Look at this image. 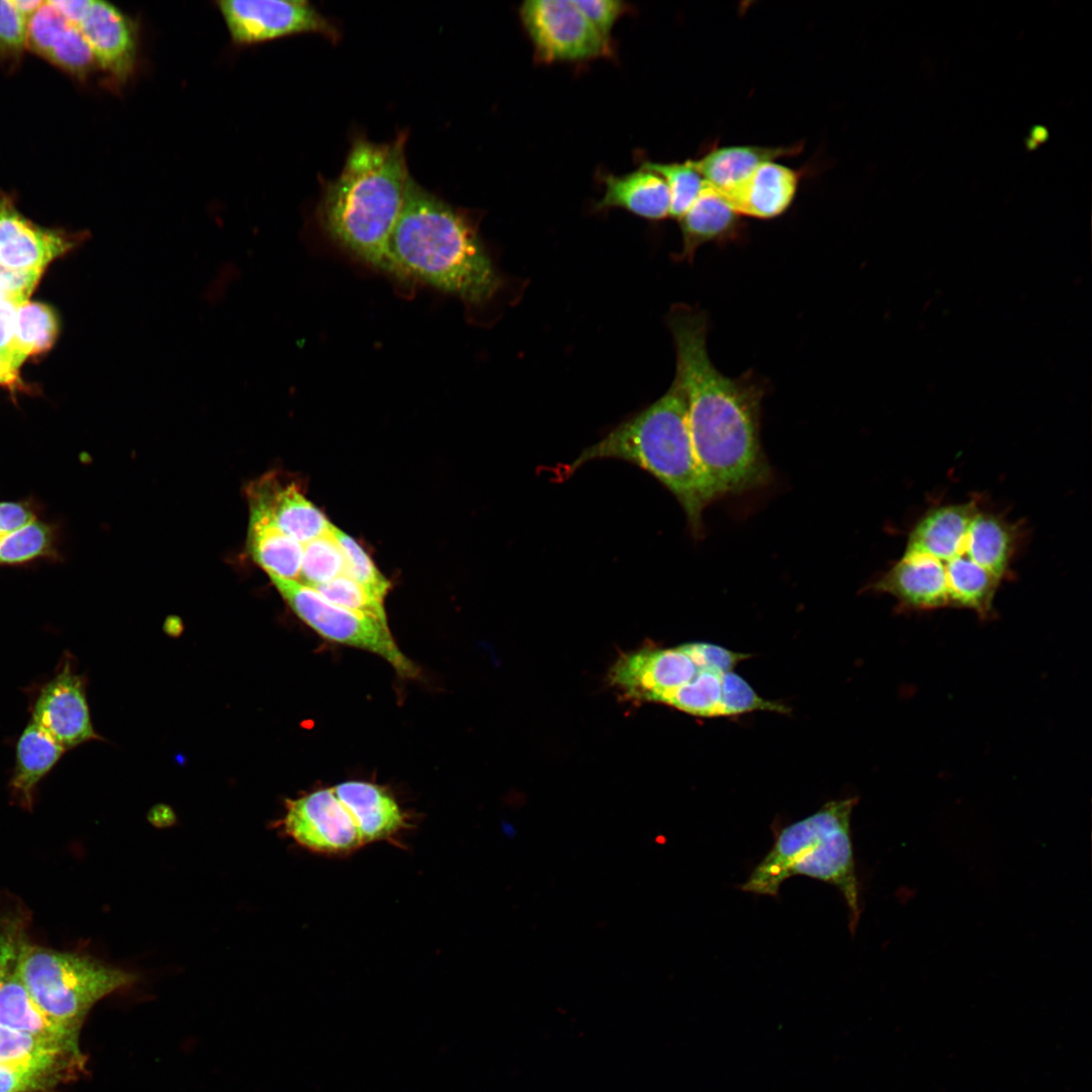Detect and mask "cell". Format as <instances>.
Instances as JSON below:
<instances>
[{
  "label": "cell",
  "instance_id": "obj_21",
  "mask_svg": "<svg viewBox=\"0 0 1092 1092\" xmlns=\"http://www.w3.org/2000/svg\"><path fill=\"white\" fill-rule=\"evenodd\" d=\"M678 221L682 237L679 258L686 260H692L704 244L737 239L744 228L741 215L708 184Z\"/></svg>",
  "mask_w": 1092,
  "mask_h": 1092
},
{
  "label": "cell",
  "instance_id": "obj_23",
  "mask_svg": "<svg viewBox=\"0 0 1092 1092\" xmlns=\"http://www.w3.org/2000/svg\"><path fill=\"white\" fill-rule=\"evenodd\" d=\"M0 1025L80 1049V1030L46 1013L31 998L16 970L0 988Z\"/></svg>",
  "mask_w": 1092,
  "mask_h": 1092
},
{
  "label": "cell",
  "instance_id": "obj_10",
  "mask_svg": "<svg viewBox=\"0 0 1092 1092\" xmlns=\"http://www.w3.org/2000/svg\"><path fill=\"white\" fill-rule=\"evenodd\" d=\"M519 15L540 63L583 62L613 51L574 0H527Z\"/></svg>",
  "mask_w": 1092,
  "mask_h": 1092
},
{
  "label": "cell",
  "instance_id": "obj_19",
  "mask_svg": "<svg viewBox=\"0 0 1092 1092\" xmlns=\"http://www.w3.org/2000/svg\"><path fill=\"white\" fill-rule=\"evenodd\" d=\"M803 147L801 142L785 147H713L701 158L693 160V163L706 183L726 197L741 186L762 163L798 155Z\"/></svg>",
  "mask_w": 1092,
  "mask_h": 1092
},
{
  "label": "cell",
  "instance_id": "obj_14",
  "mask_svg": "<svg viewBox=\"0 0 1092 1092\" xmlns=\"http://www.w3.org/2000/svg\"><path fill=\"white\" fill-rule=\"evenodd\" d=\"M79 241L57 231L42 229L25 218L10 197L0 191V267L11 271L42 273L56 258Z\"/></svg>",
  "mask_w": 1092,
  "mask_h": 1092
},
{
  "label": "cell",
  "instance_id": "obj_44",
  "mask_svg": "<svg viewBox=\"0 0 1092 1092\" xmlns=\"http://www.w3.org/2000/svg\"><path fill=\"white\" fill-rule=\"evenodd\" d=\"M14 6L21 15L29 22L33 14L40 8L44 1L41 0H12Z\"/></svg>",
  "mask_w": 1092,
  "mask_h": 1092
},
{
  "label": "cell",
  "instance_id": "obj_41",
  "mask_svg": "<svg viewBox=\"0 0 1092 1092\" xmlns=\"http://www.w3.org/2000/svg\"><path fill=\"white\" fill-rule=\"evenodd\" d=\"M35 519V511L29 503L0 502V534L17 529Z\"/></svg>",
  "mask_w": 1092,
  "mask_h": 1092
},
{
  "label": "cell",
  "instance_id": "obj_43",
  "mask_svg": "<svg viewBox=\"0 0 1092 1092\" xmlns=\"http://www.w3.org/2000/svg\"><path fill=\"white\" fill-rule=\"evenodd\" d=\"M0 386L8 387L9 389H17L19 387H22V382L18 377V372L14 371L1 356Z\"/></svg>",
  "mask_w": 1092,
  "mask_h": 1092
},
{
  "label": "cell",
  "instance_id": "obj_8",
  "mask_svg": "<svg viewBox=\"0 0 1092 1092\" xmlns=\"http://www.w3.org/2000/svg\"><path fill=\"white\" fill-rule=\"evenodd\" d=\"M270 578L292 611L321 636L375 653L402 676L413 677L418 673L415 664L397 647L386 623L338 606L298 580Z\"/></svg>",
  "mask_w": 1092,
  "mask_h": 1092
},
{
  "label": "cell",
  "instance_id": "obj_38",
  "mask_svg": "<svg viewBox=\"0 0 1092 1092\" xmlns=\"http://www.w3.org/2000/svg\"><path fill=\"white\" fill-rule=\"evenodd\" d=\"M574 2L597 31L610 41L614 25L630 11V6L620 0H574Z\"/></svg>",
  "mask_w": 1092,
  "mask_h": 1092
},
{
  "label": "cell",
  "instance_id": "obj_16",
  "mask_svg": "<svg viewBox=\"0 0 1092 1092\" xmlns=\"http://www.w3.org/2000/svg\"><path fill=\"white\" fill-rule=\"evenodd\" d=\"M248 495L251 508L268 514L278 528L300 544L325 534L333 526L296 485H283L273 475L252 483Z\"/></svg>",
  "mask_w": 1092,
  "mask_h": 1092
},
{
  "label": "cell",
  "instance_id": "obj_3",
  "mask_svg": "<svg viewBox=\"0 0 1092 1092\" xmlns=\"http://www.w3.org/2000/svg\"><path fill=\"white\" fill-rule=\"evenodd\" d=\"M406 141V131L387 143L356 136L339 176L323 182L317 206L321 226L334 242L398 278L390 241L411 178Z\"/></svg>",
  "mask_w": 1092,
  "mask_h": 1092
},
{
  "label": "cell",
  "instance_id": "obj_40",
  "mask_svg": "<svg viewBox=\"0 0 1092 1092\" xmlns=\"http://www.w3.org/2000/svg\"><path fill=\"white\" fill-rule=\"evenodd\" d=\"M17 306L18 304L0 293V356L16 372L19 369L14 350Z\"/></svg>",
  "mask_w": 1092,
  "mask_h": 1092
},
{
  "label": "cell",
  "instance_id": "obj_7",
  "mask_svg": "<svg viewBox=\"0 0 1092 1092\" xmlns=\"http://www.w3.org/2000/svg\"><path fill=\"white\" fill-rule=\"evenodd\" d=\"M16 973L46 1013L79 1030L98 1001L138 981L136 974L90 956L60 951L28 941L21 948Z\"/></svg>",
  "mask_w": 1092,
  "mask_h": 1092
},
{
  "label": "cell",
  "instance_id": "obj_13",
  "mask_svg": "<svg viewBox=\"0 0 1092 1092\" xmlns=\"http://www.w3.org/2000/svg\"><path fill=\"white\" fill-rule=\"evenodd\" d=\"M687 645L674 648H644L620 657L610 679L624 696L661 703L688 684L700 668Z\"/></svg>",
  "mask_w": 1092,
  "mask_h": 1092
},
{
  "label": "cell",
  "instance_id": "obj_33",
  "mask_svg": "<svg viewBox=\"0 0 1092 1092\" xmlns=\"http://www.w3.org/2000/svg\"><path fill=\"white\" fill-rule=\"evenodd\" d=\"M311 587L338 606L365 614L387 624L383 601L377 599L368 589L345 574Z\"/></svg>",
  "mask_w": 1092,
  "mask_h": 1092
},
{
  "label": "cell",
  "instance_id": "obj_35",
  "mask_svg": "<svg viewBox=\"0 0 1092 1092\" xmlns=\"http://www.w3.org/2000/svg\"><path fill=\"white\" fill-rule=\"evenodd\" d=\"M69 24L49 1H44L28 22L27 48L47 59L56 38Z\"/></svg>",
  "mask_w": 1092,
  "mask_h": 1092
},
{
  "label": "cell",
  "instance_id": "obj_34",
  "mask_svg": "<svg viewBox=\"0 0 1092 1092\" xmlns=\"http://www.w3.org/2000/svg\"><path fill=\"white\" fill-rule=\"evenodd\" d=\"M47 60L78 77L86 76L96 65L81 30L71 23L56 38Z\"/></svg>",
  "mask_w": 1092,
  "mask_h": 1092
},
{
  "label": "cell",
  "instance_id": "obj_15",
  "mask_svg": "<svg viewBox=\"0 0 1092 1092\" xmlns=\"http://www.w3.org/2000/svg\"><path fill=\"white\" fill-rule=\"evenodd\" d=\"M78 27L96 65L112 82L123 85L133 73L138 56V34L132 20L111 3L92 0Z\"/></svg>",
  "mask_w": 1092,
  "mask_h": 1092
},
{
  "label": "cell",
  "instance_id": "obj_11",
  "mask_svg": "<svg viewBox=\"0 0 1092 1092\" xmlns=\"http://www.w3.org/2000/svg\"><path fill=\"white\" fill-rule=\"evenodd\" d=\"M235 43L253 44L287 35L315 33L338 41L340 31L303 0H223L216 2Z\"/></svg>",
  "mask_w": 1092,
  "mask_h": 1092
},
{
  "label": "cell",
  "instance_id": "obj_27",
  "mask_svg": "<svg viewBox=\"0 0 1092 1092\" xmlns=\"http://www.w3.org/2000/svg\"><path fill=\"white\" fill-rule=\"evenodd\" d=\"M59 324L54 310L40 302L25 301L15 314L14 350L18 366L33 355L48 351L55 343Z\"/></svg>",
  "mask_w": 1092,
  "mask_h": 1092
},
{
  "label": "cell",
  "instance_id": "obj_39",
  "mask_svg": "<svg viewBox=\"0 0 1092 1092\" xmlns=\"http://www.w3.org/2000/svg\"><path fill=\"white\" fill-rule=\"evenodd\" d=\"M42 273L11 271L0 267V293L16 304L28 301Z\"/></svg>",
  "mask_w": 1092,
  "mask_h": 1092
},
{
  "label": "cell",
  "instance_id": "obj_29",
  "mask_svg": "<svg viewBox=\"0 0 1092 1092\" xmlns=\"http://www.w3.org/2000/svg\"><path fill=\"white\" fill-rule=\"evenodd\" d=\"M640 167L663 179L670 195L669 216L676 219L688 211L707 185L693 160L671 163L644 161Z\"/></svg>",
  "mask_w": 1092,
  "mask_h": 1092
},
{
  "label": "cell",
  "instance_id": "obj_20",
  "mask_svg": "<svg viewBox=\"0 0 1092 1092\" xmlns=\"http://www.w3.org/2000/svg\"><path fill=\"white\" fill-rule=\"evenodd\" d=\"M68 751L38 725L29 721L15 742V759L8 787L13 800L31 809L36 789Z\"/></svg>",
  "mask_w": 1092,
  "mask_h": 1092
},
{
  "label": "cell",
  "instance_id": "obj_31",
  "mask_svg": "<svg viewBox=\"0 0 1092 1092\" xmlns=\"http://www.w3.org/2000/svg\"><path fill=\"white\" fill-rule=\"evenodd\" d=\"M72 1065L52 1067L0 1064V1092H44L82 1071Z\"/></svg>",
  "mask_w": 1092,
  "mask_h": 1092
},
{
  "label": "cell",
  "instance_id": "obj_32",
  "mask_svg": "<svg viewBox=\"0 0 1092 1092\" xmlns=\"http://www.w3.org/2000/svg\"><path fill=\"white\" fill-rule=\"evenodd\" d=\"M337 538L345 558V575L349 576L380 601H384L390 583L377 569L366 551L352 537L334 526Z\"/></svg>",
  "mask_w": 1092,
  "mask_h": 1092
},
{
  "label": "cell",
  "instance_id": "obj_28",
  "mask_svg": "<svg viewBox=\"0 0 1092 1092\" xmlns=\"http://www.w3.org/2000/svg\"><path fill=\"white\" fill-rule=\"evenodd\" d=\"M57 556L54 527L37 519L0 534V565H18Z\"/></svg>",
  "mask_w": 1092,
  "mask_h": 1092
},
{
  "label": "cell",
  "instance_id": "obj_25",
  "mask_svg": "<svg viewBox=\"0 0 1092 1092\" xmlns=\"http://www.w3.org/2000/svg\"><path fill=\"white\" fill-rule=\"evenodd\" d=\"M80 1049L0 1025V1064L52 1067L72 1065L84 1069Z\"/></svg>",
  "mask_w": 1092,
  "mask_h": 1092
},
{
  "label": "cell",
  "instance_id": "obj_22",
  "mask_svg": "<svg viewBox=\"0 0 1092 1092\" xmlns=\"http://www.w3.org/2000/svg\"><path fill=\"white\" fill-rule=\"evenodd\" d=\"M602 181L605 191L597 210L619 207L649 220L669 216V190L656 173L640 167L623 175L605 174Z\"/></svg>",
  "mask_w": 1092,
  "mask_h": 1092
},
{
  "label": "cell",
  "instance_id": "obj_30",
  "mask_svg": "<svg viewBox=\"0 0 1092 1092\" xmlns=\"http://www.w3.org/2000/svg\"><path fill=\"white\" fill-rule=\"evenodd\" d=\"M333 528L302 544L300 582L314 586L345 574L344 554Z\"/></svg>",
  "mask_w": 1092,
  "mask_h": 1092
},
{
  "label": "cell",
  "instance_id": "obj_2",
  "mask_svg": "<svg viewBox=\"0 0 1092 1092\" xmlns=\"http://www.w3.org/2000/svg\"><path fill=\"white\" fill-rule=\"evenodd\" d=\"M669 325L694 450L714 498L766 483L770 470L759 441L760 387L714 367L703 313L676 307Z\"/></svg>",
  "mask_w": 1092,
  "mask_h": 1092
},
{
  "label": "cell",
  "instance_id": "obj_37",
  "mask_svg": "<svg viewBox=\"0 0 1092 1092\" xmlns=\"http://www.w3.org/2000/svg\"><path fill=\"white\" fill-rule=\"evenodd\" d=\"M28 21L14 6L12 0H0V50L19 55L27 48Z\"/></svg>",
  "mask_w": 1092,
  "mask_h": 1092
},
{
  "label": "cell",
  "instance_id": "obj_26",
  "mask_svg": "<svg viewBox=\"0 0 1092 1092\" xmlns=\"http://www.w3.org/2000/svg\"><path fill=\"white\" fill-rule=\"evenodd\" d=\"M729 672L702 667L693 679L667 695L661 703L695 716H727L726 686Z\"/></svg>",
  "mask_w": 1092,
  "mask_h": 1092
},
{
  "label": "cell",
  "instance_id": "obj_6",
  "mask_svg": "<svg viewBox=\"0 0 1092 1092\" xmlns=\"http://www.w3.org/2000/svg\"><path fill=\"white\" fill-rule=\"evenodd\" d=\"M857 798L830 801L806 818L775 830L770 850L739 888L776 897L791 877L806 876L831 884L848 908L854 933L861 913L850 819Z\"/></svg>",
  "mask_w": 1092,
  "mask_h": 1092
},
{
  "label": "cell",
  "instance_id": "obj_17",
  "mask_svg": "<svg viewBox=\"0 0 1092 1092\" xmlns=\"http://www.w3.org/2000/svg\"><path fill=\"white\" fill-rule=\"evenodd\" d=\"M351 815L364 845L391 841L406 827L396 801L382 788L367 782L351 781L332 788Z\"/></svg>",
  "mask_w": 1092,
  "mask_h": 1092
},
{
  "label": "cell",
  "instance_id": "obj_5",
  "mask_svg": "<svg viewBox=\"0 0 1092 1092\" xmlns=\"http://www.w3.org/2000/svg\"><path fill=\"white\" fill-rule=\"evenodd\" d=\"M610 458L635 464L659 480L682 507L693 534H701L703 512L715 498L694 450L687 399L676 377L659 399L583 449L569 471Z\"/></svg>",
  "mask_w": 1092,
  "mask_h": 1092
},
{
  "label": "cell",
  "instance_id": "obj_42",
  "mask_svg": "<svg viewBox=\"0 0 1092 1092\" xmlns=\"http://www.w3.org/2000/svg\"><path fill=\"white\" fill-rule=\"evenodd\" d=\"M92 0H49L71 24L78 26L86 15Z\"/></svg>",
  "mask_w": 1092,
  "mask_h": 1092
},
{
  "label": "cell",
  "instance_id": "obj_36",
  "mask_svg": "<svg viewBox=\"0 0 1092 1092\" xmlns=\"http://www.w3.org/2000/svg\"><path fill=\"white\" fill-rule=\"evenodd\" d=\"M23 915L9 914L0 917V988L16 970L19 954L25 940Z\"/></svg>",
  "mask_w": 1092,
  "mask_h": 1092
},
{
  "label": "cell",
  "instance_id": "obj_24",
  "mask_svg": "<svg viewBox=\"0 0 1092 1092\" xmlns=\"http://www.w3.org/2000/svg\"><path fill=\"white\" fill-rule=\"evenodd\" d=\"M250 510L248 545L253 559L270 577L299 581L302 544L278 528L262 510Z\"/></svg>",
  "mask_w": 1092,
  "mask_h": 1092
},
{
  "label": "cell",
  "instance_id": "obj_1",
  "mask_svg": "<svg viewBox=\"0 0 1092 1092\" xmlns=\"http://www.w3.org/2000/svg\"><path fill=\"white\" fill-rule=\"evenodd\" d=\"M1024 536L1019 522L979 495L938 505L917 520L902 556L870 588L895 598L900 612L960 608L989 620Z\"/></svg>",
  "mask_w": 1092,
  "mask_h": 1092
},
{
  "label": "cell",
  "instance_id": "obj_4",
  "mask_svg": "<svg viewBox=\"0 0 1092 1092\" xmlns=\"http://www.w3.org/2000/svg\"><path fill=\"white\" fill-rule=\"evenodd\" d=\"M401 277L412 276L469 303L500 284L472 220L412 177L390 241Z\"/></svg>",
  "mask_w": 1092,
  "mask_h": 1092
},
{
  "label": "cell",
  "instance_id": "obj_9",
  "mask_svg": "<svg viewBox=\"0 0 1092 1092\" xmlns=\"http://www.w3.org/2000/svg\"><path fill=\"white\" fill-rule=\"evenodd\" d=\"M86 687L75 657L65 651L49 676L24 689L30 721L67 750L100 739L92 724Z\"/></svg>",
  "mask_w": 1092,
  "mask_h": 1092
},
{
  "label": "cell",
  "instance_id": "obj_18",
  "mask_svg": "<svg viewBox=\"0 0 1092 1092\" xmlns=\"http://www.w3.org/2000/svg\"><path fill=\"white\" fill-rule=\"evenodd\" d=\"M800 182V173L776 161L762 163L731 194L724 197L740 215L770 219L783 214L792 204Z\"/></svg>",
  "mask_w": 1092,
  "mask_h": 1092
},
{
  "label": "cell",
  "instance_id": "obj_12",
  "mask_svg": "<svg viewBox=\"0 0 1092 1092\" xmlns=\"http://www.w3.org/2000/svg\"><path fill=\"white\" fill-rule=\"evenodd\" d=\"M283 832L299 845L321 853H347L364 845L348 810L332 788L286 801Z\"/></svg>",
  "mask_w": 1092,
  "mask_h": 1092
}]
</instances>
